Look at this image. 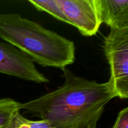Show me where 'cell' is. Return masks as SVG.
I'll return each instance as SVG.
<instances>
[{"instance_id": "1", "label": "cell", "mask_w": 128, "mask_h": 128, "mask_svg": "<svg viewBox=\"0 0 128 128\" xmlns=\"http://www.w3.org/2000/svg\"><path fill=\"white\" fill-rule=\"evenodd\" d=\"M64 82L56 90L24 103L19 108L53 128H96L105 107L116 97L110 81L100 83L62 70Z\"/></svg>"}, {"instance_id": "2", "label": "cell", "mask_w": 128, "mask_h": 128, "mask_svg": "<svg viewBox=\"0 0 128 128\" xmlns=\"http://www.w3.org/2000/svg\"><path fill=\"white\" fill-rule=\"evenodd\" d=\"M0 38L43 67L63 70L75 61L73 41L20 14H0Z\"/></svg>"}, {"instance_id": "3", "label": "cell", "mask_w": 128, "mask_h": 128, "mask_svg": "<svg viewBox=\"0 0 128 128\" xmlns=\"http://www.w3.org/2000/svg\"><path fill=\"white\" fill-rule=\"evenodd\" d=\"M104 40L105 56L110 66L109 80L116 97L128 98V28H111Z\"/></svg>"}, {"instance_id": "4", "label": "cell", "mask_w": 128, "mask_h": 128, "mask_svg": "<svg viewBox=\"0 0 128 128\" xmlns=\"http://www.w3.org/2000/svg\"><path fill=\"white\" fill-rule=\"evenodd\" d=\"M0 73L36 83L50 81L37 70L27 55L11 44L2 41H0Z\"/></svg>"}, {"instance_id": "5", "label": "cell", "mask_w": 128, "mask_h": 128, "mask_svg": "<svg viewBox=\"0 0 128 128\" xmlns=\"http://www.w3.org/2000/svg\"><path fill=\"white\" fill-rule=\"evenodd\" d=\"M68 20L84 36L96 34L102 24L96 0H56Z\"/></svg>"}, {"instance_id": "6", "label": "cell", "mask_w": 128, "mask_h": 128, "mask_svg": "<svg viewBox=\"0 0 128 128\" xmlns=\"http://www.w3.org/2000/svg\"><path fill=\"white\" fill-rule=\"evenodd\" d=\"M101 22L110 29L128 28V0H96Z\"/></svg>"}, {"instance_id": "7", "label": "cell", "mask_w": 128, "mask_h": 128, "mask_svg": "<svg viewBox=\"0 0 128 128\" xmlns=\"http://www.w3.org/2000/svg\"><path fill=\"white\" fill-rule=\"evenodd\" d=\"M28 2L38 11H44L57 20L68 24V20H67L64 13L58 4L56 0H29Z\"/></svg>"}, {"instance_id": "8", "label": "cell", "mask_w": 128, "mask_h": 128, "mask_svg": "<svg viewBox=\"0 0 128 128\" xmlns=\"http://www.w3.org/2000/svg\"><path fill=\"white\" fill-rule=\"evenodd\" d=\"M5 128H53L50 123L44 120L32 121L25 118L17 111L12 115V118Z\"/></svg>"}, {"instance_id": "9", "label": "cell", "mask_w": 128, "mask_h": 128, "mask_svg": "<svg viewBox=\"0 0 128 128\" xmlns=\"http://www.w3.org/2000/svg\"><path fill=\"white\" fill-rule=\"evenodd\" d=\"M20 103L10 98H0V128H6L12 115L20 111Z\"/></svg>"}, {"instance_id": "10", "label": "cell", "mask_w": 128, "mask_h": 128, "mask_svg": "<svg viewBox=\"0 0 128 128\" xmlns=\"http://www.w3.org/2000/svg\"><path fill=\"white\" fill-rule=\"evenodd\" d=\"M112 128H128V108L126 107L118 113Z\"/></svg>"}]
</instances>
